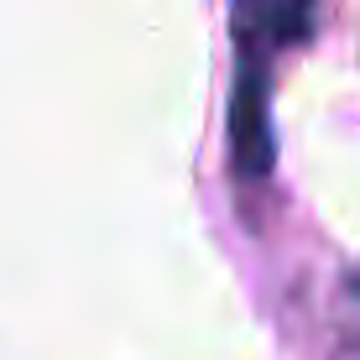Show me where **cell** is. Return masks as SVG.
Wrapping results in <instances>:
<instances>
[{
	"instance_id": "1",
	"label": "cell",
	"mask_w": 360,
	"mask_h": 360,
	"mask_svg": "<svg viewBox=\"0 0 360 360\" xmlns=\"http://www.w3.org/2000/svg\"><path fill=\"white\" fill-rule=\"evenodd\" d=\"M230 157L240 178H266L271 172V115H266V58H245L235 68L230 94Z\"/></svg>"
},
{
	"instance_id": "2",
	"label": "cell",
	"mask_w": 360,
	"mask_h": 360,
	"mask_svg": "<svg viewBox=\"0 0 360 360\" xmlns=\"http://www.w3.org/2000/svg\"><path fill=\"white\" fill-rule=\"evenodd\" d=\"M314 27V0H235V37L245 58H266L277 47L303 42Z\"/></svg>"
}]
</instances>
